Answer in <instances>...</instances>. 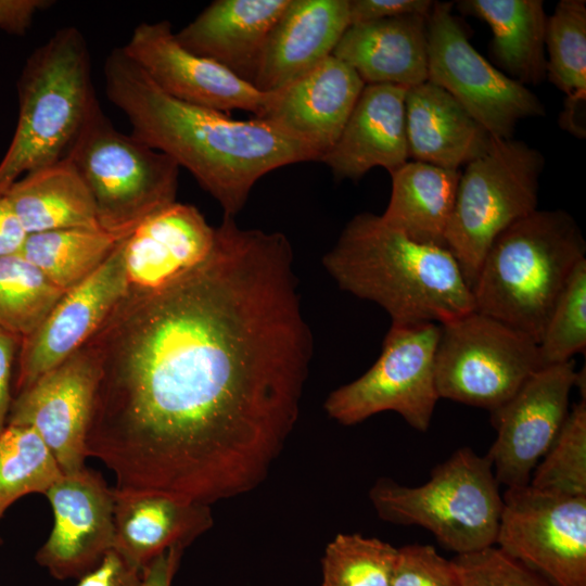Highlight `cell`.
I'll use <instances>...</instances> for the list:
<instances>
[{"label": "cell", "instance_id": "obj_1", "mask_svg": "<svg viewBox=\"0 0 586 586\" xmlns=\"http://www.w3.org/2000/svg\"><path fill=\"white\" fill-rule=\"evenodd\" d=\"M293 260L283 233L224 216L200 266L124 295L85 344L99 368L87 456L116 489L211 506L267 479L313 356Z\"/></svg>", "mask_w": 586, "mask_h": 586}, {"label": "cell", "instance_id": "obj_2", "mask_svg": "<svg viewBox=\"0 0 586 586\" xmlns=\"http://www.w3.org/2000/svg\"><path fill=\"white\" fill-rule=\"evenodd\" d=\"M104 79L106 97L129 120L131 135L188 169L224 216L235 217L269 171L320 158L265 118L233 119L168 95L122 47L107 55Z\"/></svg>", "mask_w": 586, "mask_h": 586}, {"label": "cell", "instance_id": "obj_3", "mask_svg": "<svg viewBox=\"0 0 586 586\" xmlns=\"http://www.w3.org/2000/svg\"><path fill=\"white\" fill-rule=\"evenodd\" d=\"M322 265L340 289L378 304L394 326L443 324L475 310L447 249L417 243L369 212L346 224Z\"/></svg>", "mask_w": 586, "mask_h": 586}, {"label": "cell", "instance_id": "obj_4", "mask_svg": "<svg viewBox=\"0 0 586 586\" xmlns=\"http://www.w3.org/2000/svg\"><path fill=\"white\" fill-rule=\"evenodd\" d=\"M586 242L573 216L536 209L491 244L471 288L474 308L540 341Z\"/></svg>", "mask_w": 586, "mask_h": 586}, {"label": "cell", "instance_id": "obj_5", "mask_svg": "<svg viewBox=\"0 0 586 586\" xmlns=\"http://www.w3.org/2000/svg\"><path fill=\"white\" fill-rule=\"evenodd\" d=\"M17 94L16 128L0 161V195L25 174L67 158L100 104L78 28L56 30L27 58Z\"/></svg>", "mask_w": 586, "mask_h": 586}, {"label": "cell", "instance_id": "obj_6", "mask_svg": "<svg viewBox=\"0 0 586 586\" xmlns=\"http://www.w3.org/2000/svg\"><path fill=\"white\" fill-rule=\"evenodd\" d=\"M380 519L419 525L457 555L496 544L502 509L492 462L469 447L434 467L430 480L410 487L380 477L369 491Z\"/></svg>", "mask_w": 586, "mask_h": 586}, {"label": "cell", "instance_id": "obj_7", "mask_svg": "<svg viewBox=\"0 0 586 586\" xmlns=\"http://www.w3.org/2000/svg\"><path fill=\"white\" fill-rule=\"evenodd\" d=\"M67 158L85 181L105 231L126 237L176 202L178 164L116 129L100 104Z\"/></svg>", "mask_w": 586, "mask_h": 586}, {"label": "cell", "instance_id": "obj_8", "mask_svg": "<svg viewBox=\"0 0 586 586\" xmlns=\"http://www.w3.org/2000/svg\"><path fill=\"white\" fill-rule=\"evenodd\" d=\"M540 151L517 139L491 140L487 150L460 173L446 232V249L472 288L493 241L537 209Z\"/></svg>", "mask_w": 586, "mask_h": 586}, {"label": "cell", "instance_id": "obj_9", "mask_svg": "<svg viewBox=\"0 0 586 586\" xmlns=\"http://www.w3.org/2000/svg\"><path fill=\"white\" fill-rule=\"evenodd\" d=\"M544 368L527 334L476 310L440 324L435 381L440 398L498 408Z\"/></svg>", "mask_w": 586, "mask_h": 586}, {"label": "cell", "instance_id": "obj_10", "mask_svg": "<svg viewBox=\"0 0 586 586\" xmlns=\"http://www.w3.org/2000/svg\"><path fill=\"white\" fill-rule=\"evenodd\" d=\"M438 337L437 323L391 324L375 362L326 398L329 418L354 425L391 410L413 429L426 432L440 399L435 381Z\"/></svg>", "mask_w": 586, "mask_h": 586}, {"label": "cell", "instance_id": "obj_11", "mask_svg": "<svg viewBox=\"0 0 586 586\" xmlns=\"http://www.w3.org/2000/svg\"><path fill=\"white\" fill-rule=\"evenodd\" d=\"M451 9V2L434 1L426 17L428 81L451 94L493 138L511 139L521 119L544 116L545 106L474 49Z\"/></svg>", "mask_w": 586, "mask_h": 586}, {"label": "cell", "instance_id": "obj_12", "mask_svg": "<svg viewBox=\"0 0 586 586\" xmlns=\"http://www.w3.org/2000/svg\"><path fill=\"white\" fill-rule=\"evenodd\" d=\"M495 545L551 586H586V496L508 487Z\"/></svg>", "mask_w": 586, "mask_h": 586}, {"label": "cell", "instance_id": "obj_13", "mask_svg": "<svg viewBox=\"0 0 586 586\" xmlns=\"http://www.w3.org/2000/svg\"><path fill=\"white\" fill-rule=\"evenodd\" d=\"M576 377L572 360L544 367L510 399L489 411L497 436L486 456L499 485H528L568 417Z\"/></svg>", "mask_w": 586, "mask_h": 586}, {"label": "cell", "instance_id": "obj_14", "mask_svg": "<svg viewBox=\"0 0 586 586\" xmlns=\"http://www.w3.org/2000/svg\"><path fill=\"white\" fill-rule=\"evenodd\" d=\"M98 378L97 359L84 345L13 396L7 424L34 429L63 474L86 467V440Z\"/></svg>", "mask_w": 586, "mask_h": 586}, {"label": "cell", "instance_id": "obj_15", "mask_svg": "<svg viewBox=\"0 0 586 586\" xmlns=\"http://www.w3.org/2000/svg\"><path fill=\"white\" fill-rule=\"evenodd\" d=\"M122 48L162 91L179 101L222 113L247 111L255 117L271 102L273 91H260L182 47L168 21L142 22Z\"/></svg>", "mask_w": 586, "mask_h": 586}, {"label": "cell", "instance_id": "obj_16", "mask_svg": "<svg viewBox=\"0 0 586 586\" xmlns=\"http://www.w3.org/2000/svg\"><path fill=\"white\" fill-rule=\"evenodd\" d=\"M44 495L54 521L36 561L58 579H78L114 548V488L85 467L63 474Z\"/></svg>", "mask_w": 586, "mask_h": 586}, {"label": "cell", "instance_id": "obj_17", "mask_svg": "<svg viewBox=\"0 0 586 586\" xmlns=\"http://www.w3.org/2000/svg\"><path fill=\"white\" fill-rule=\"evenodd\" d=\"M125 292L119 243L98 270L65 292L40 326L22 339L15 364L14 395L80 349Z\"/></svg>", "mask_w": 586, "mask_h": 586}, {"label": "cell", "instance_id": "obj_18", "mask_svg": "<svg viewBox=\"0 0 586 586\" xmlns=\"http://www.w3.org/2000/svg\"><path fill=\"white\" fill-rule=\"evenodd\" d=\"M215 228L191 204L175 202L146 218L122 242L125 295L156 292L212 253Z\"/></svg>", "mask_w": 586, "mask_h": 586}, {"label": "cell", "instance_id": "obj_19", "mask_svg": "<svg viewBox=\"0 0 586 586\" xmlns=\"http://www.w3.org/2000/svg\"><path fill=\"white\" fill-rule=\"evenodd\" d=\"M364 87L358 74L331 54L275 90L258 117L308 144L321 157L339 139Z\"/></svg>", "mask_w": 586, "mask_h": 586}, {"label": "cell", "instance_id": "obj_20", "mask_svg": "<svg viewBox=\"0 0 586 586\" xmlns=\"http://www.w3.org/2000/svg\"><path fill=\"white\" fill-rule=\"evenodd\" d=\"M407 90L395 85H365L339 139L319 158L335 179L358 180L377 166L391 173L409 161Z\"/></svg>", "mask_w": 586, "mask_h": 586}, {"label": "cell", "instance_id": "obj_21", "mask_svg": "<svg viewBox=\"0 0 586 586\" xmlns=\"http://www.w3.org/2000/svg\"><path fill=\"white\" fill-rule=\"evenodd\" d=\"M348 0H290L266 41L253 86L278 90L332 54L349 26Z\"/></svg>", "mask_w": 586, "mask_h": 586}, {"label": "cell", "instance_id": "obj_22", "mask_svg": "<svg viewBox=\"0 0 586 586\" xmlns=\"http://www.w3.org/2000/svg\"><path fill=\"white\" fill-rule=\"evenodd\" d=\"M290 0H216L176 33L179 43L253 85L268 36Z\"/></svg>", "mask_w": 586, "mask_h": 586}, {"label": "cell", "instance_id": "obj_23", "mask_svg": "<svg viewBox=\"0 0 586 586\" xmlns=\"http://www.w3.org/2000/svg\"><path fill=\"white\" fill-rule=\"evenodd\" d=\"M213 523L211 506L114 488L113 549L142 572L165 550L188 547Z\"/></svg>", "mask_w": 586, "mask_h": 586}, {"label": "cell", "instance_id": "obj_24", "mask_svg": "<svg viewBox=\"0 0 586 586\" xmlns=\"http://www.w3.org/2000/svg\"><path fill=\"white\" fill-rule=\"evenodd\" d=\"M426 17L404 15L349 25L332 55L365 85L409 89L428 80Z\"/></svg>", "mask_w": 586, "mask_h": 586}, {"label": "cell", "instance_id": "obj_25", "mask_svg": "<svg viewBox=\"0 0 586 586\" xmlns=\"http://www.w3.org/2000/svg\"><path fill=\"white\" fill-rule=\"evenodd\" d=\"M405 122L409 158L446 169L460 170L492 140L451 94L428 80L407 90Z\"/></svg>", "mask_w": 586, "mask_h": 586}, {"label": "cell", "instance_id": "obj_26", "mask_svg": "<svg viewBox=\"0 0 586 586\" xmlns=\"http://www.w3.org/2000/svg\"><path fill=\"white\" fill-rule=\"evenodd\" d=\"M460 173L407 161L390 173L392 190L382 220L417 243L446 249Z\"/></svg>", "mask_w": 586, "mask_h": 586}, {"label": "cell", "instance_id": "obj_27", "mask_svg": "<svg viewBox=\"0 0 586 586\" xmlns=\"http://www.w3.org/2000/svg\"><path fill=\"white\" fill-rule=\"evenodd\" d=\"M4 195L27 234L101 229L93 199L68 158L25 174Z\"/></svg>", "mask_w": 586, "mask_h": 586}, {"label": "cell", "instance_id": "obj_28", "mask_svg": "<svg viewBox=\"0 0 586 586\" xmlns=\"http://www.w3.org/2000/svg\"><path fill=\"white\" fill-rule=\"evenodd\" d=\"M457 8L489 26L493 56L507 76L524 86L546 78L547 15L542 0H461Z\"/></svg>", "mask_w": 586, "mask_h": 586}, {"label": "cell", "instance_id": "obj_29", "mask_svg": "<svg viewBox=\"0 0 586 586\" xmlns=\"http://www.w3.org/2000/svg\"><path fill=\"white\" fill-rule=\"evenodd\" d=\"M126 237L85 228L28 233L18 254L67 292L98 270Z\"/></svg>", "mask_w": 586, "mask_h": 586}, {"label": "cell", "instance_id": "obj_30", "mask_svg": "<svg viewBox=\"0 0 586 586\" xmlns=\"http://www.w3.org/2000/svg\"><path fill=\"white\" fill-rule=\"evenodd\" d=\"M546 77L566 95L564 110L585 111L586 1L561 0L547 16Z\"/></svg>", "mask_w": 586, "mask_h": 586}, {"label": "cell", "instance_id": "obj_31", "mask_svg": "<svg viewBox=\"0 0 586 586\" xmlns=\"http://www.w3.org/2000/svg\"><path fill=\"white\" fill-rule=\"evenodd\" d=\"M63 473L29 426L7 424L0 432V519L18 498L43 494Z\"/></svg>", "mask_w": 586, "mask_h": 586}, {"label": "cell", "instance_id": "obj_32", "mask_svg": "<svg viewBox=\"0 0 586 586\" xmlns=\"http://www.w3.org/2000/svg\"><path fill=\"white\" fill-rule=\"evenodd\" d=\"M64 293L21 254L0 257V328L29 335Z\"/></svg>", "mask_w": 586, "mask_h": 586}, {"label": "cell", "instance_id": "obj_33", "mask_svg": "<svg viewBox=\"0 0 586 586\" xmlns=\"http://www.w3.org/2000/svg\"><path fill=\"white\" fill-rule=\"evenodd\" d=\"M397 551L374 537L340 533L321 560L322 586H392Z\"/></svg>", "mask_w": 586, "mask_h": 586}, {"label": "cell", "instance_id": "obj_34", "mask_svg": "<svg viewBox=\"0 0 586 586\" xmlns=\"http://www.w3.org/2000/svg\"><path fill=\"white\" fill-rule=\"evenodd\" d=\"M528 485L559 495L586 496V398L569 410L556 440L535 467Z\"/></svg>", "mask_w": 586, "mask_h": 586}, {"label": "cell", "instance_id": "obj_35", "mask_svg": "<svg viewBox=\"0 0 586 586\" xmlns=\"http://www.w3.org/2000/svg\"><path fill=\"white\" fill-rule=\"evenodd\" d=\"M586 347V259L582 260L559 295L549 316L538 352L543 367L562 364Z\"/></svg>", "mask_w": 586, "mask_h": 586}, {"label": "cell", "instance_id": "obj_36", "mask_svg": "<svg viewBox=\"0 0 586 586\" xmlns=\"http://www.w3.org/2000/svg\"><path fill=\"white\" fill-rule=\"evenodd\" d=\"M461 586H551L496 545L454 559Z\"/></svg>", "mask_w": 586, "mask_h": 586}, {"label": "cell", "instance_id": "obj_37", "mask_svg": "<svg viewBox=\"0 0 586 586\" xmlns=\"http://www.w3.org/2000/svg\"><path fill=\"white\" fill-rule=\"evenodd\" d=\"M392 586H461L454 560L442 557L431 545L398 548Z\"/></svg>", "mask_w": 586, "mask_h": 586}, {"label": "cell", "instance_id": "obj_38", "mask_svg": "<svg viewBox=\"0 0 586 586\" xmlns=\"http://www.w3.org/2000/svg\"><path fill=\"white\" fill-rule=\"evenodd\" d=\"M433 3L431 0H348L349 24L404 15L428 16Z\"/></svg>", "mask_w": 586, "mask_h": 586}, {"label": "cell", "instance_id": "obj_39", "mask_svg": "<svg viewBox=\"0 0 586 586\" xmlns=\"http://www.w3.org/2000/svg\"><path fill=\"white\" fill-rule=\"evenodd\" d=\"M143 572L110 550L101 563L78 578L77 586H142Z\"/></svg>", "mask_w": 586, "mask_h": 586}, {"label": "cell", "instance_id": "obj_40", "mask_svg": "<svg viewBox=\"0 0 586 586\" xmlns=\"http://www.w3.org/2000/svg\"><path fill=\"white\" fill-rule=\"evenodd\" d=\"M22 337L0 328V432L5 428L13 399L12 374Z\"/></svg>", "mask_w": 586, "mask_h": 586}, {"label": "cell", "instance_id": "obj_41", "mask_svg": "<svg viewBox=\"0 0 586 586\" xmlns=\"http://www.w3.org/2000/svg\"><path fill=\"white\" fill-rule=\"evenodd\" d=\"M48 0H0V28L11 35H24L36 13L51 5Z\"/></svg>", "mask_w": 586, "mask_h": 586}, {"label": "cell", "instance_id": "obj_42", "mask_svg": "<svg viewBox=\"0 0 586 586\" xmlns=\"http://www.w3.org/2000/svg\"><path fill=\"white\" fill-rule=\"evenodd\" d=\"M27 233L5 195H0V257L18 253Z\"/></svg>", "mask_w": 586, "mask_h": 586}, {"label": "cell", "instance_id": "obj_43", "mask_svg": "<svg viewBox=\"0 0 586 586\" xmlns=\"http://www.w3.org/2000/svg\"><path fill=\"white\" fill-rule=\"evenodd\" d=\"M182 552V548L171 547L153 559L143 570L142 586H170Z\"/></svg>", "mask_w": 586, "mask_h": 586}]
</instances>
